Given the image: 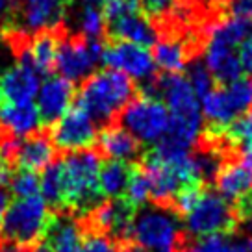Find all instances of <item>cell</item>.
I'll return each instance as SVG.
<instances>
[{"instance_id": "6da1fadb", "label": "cell", "mask_w": 252, "mask_h": 252, "mask_svg": "<svg viewBox=\"0 0 252 252\" xmlns=\"http://www.w3.org/2000/svg\"><path fill=\"white\" fill-rule=\"evenodd\" d=\"M141 171L150 182V198L159 206L173 204L182 189L198 186L195 156L191 150L169 149L158 143L145 158Z\"/></svg>"}, {"instance_id": "7a4b0ae2", "label": "cell", "mask_w": 252, "mask_h": 252, "mask_svg": "<svg viewBox=\"0 0 252 252\" xmlns=\"http://www.w3.org/2000/svg\"><path fill=\"white\" fill-rule=\"evenodd\" d=\"M252 32V21L237 15L222 17L208 26L204 45V65L220 84L245 76L237 48Z\"/></svg>"}, {"instance_id": "3957f363", "label": "cell", "mask_w": 252, "mask_h": 252, "mask_svg": "<svg viewBox=\"0 0 252 252\" xmlns=\"http://www.w3.org/2000/svg\"><path fill=\"white\" fill-rule=\"evenodd\" d=\"M134 82L117 71H94L84 80L78 93V106L96 123H110L121 115L134 98Z\"/></svg>"}, {"instance_id": "277c9868", "label": "cell", "mask_w": 252, "mask_h": 252, "mask_svg": "<svg viewBox=\"0 0 252 252\" xmlns=\"http://www.w3.org/2000/svg\"><path fill=\"white\" fill-rule=\"evenodd\" d=\"M100 156L91 149L69 152L60 159L63 182V204L76 212H91L100 200L98 171Z\"/></svg>"}, {"instance_id": "5b68a950", "label": "cell", "mask_w": 252, "mask_h": 252, "mask_svg": "<svg viewBox=\"0 0 252 252\" xmlns=\"http://www.w3.org/2000/svg\"><path fill=\"white\" fill-rule=\"evenodd\" d=\"M48 222V202L41 195L15 198L8 206L2 236L19 247H32L47 234Z\"/></svg>"}, {"instance_id": "8992f818", "label": "cell", "mask_w": 252, "mask_h": 252, "mask_svg": "<svg viewBox=\"0 0 252 252\" xmlns=\"http://www.w3.org/2000/svg\"><path fill=\"white\" fill-rule=\"evenodd\" d=\"M237 212L232 202L222 198L219 193L208 189L198 191L195 202L184 213V226L189 236L206 237L217 234H228L236 228Z\"/></svg>"}, {"instance_id": "52a82bcc", "label": "cell", "mask_w": 252, "mask_h": 252, "mask_svg": "<svg viewBox=\"0 0 252 252\" xmlns=\"http://www.w3.org/2000/svg\"><path fill=\"white\" fill-rule=\"evenodd\" d=\"M130 237L134 243L145 249L161 251V249H178L182 241V228L176 212L165 206L143 208L134 215Z\"/></svg>"}, {"instance_id": "ba28073f", "label": "cell", "mask_w": 252, "mask_h": 252, "mask_svg": "<svg viewBox=\"0 0 252 252\" xmlns=\"http://www.w3.org/2000/svg\"><path fill=\"white\" fill-rule=\"evenodd\" d=\"M171 125L169 110L154 94L132 98L121 113V126H125L139 143L158 145L165 137Z\"/></svg>"}, {"instance_id": "9c48e42d", "label": "cell", "mask_w": 252, "mask_h": 252, "mask_svg": "<svg viewBox=\"0 0 252 252\" xmlns=\"http://www.w3.org/2000/svg\"><path fill=\"white\" fill-rule=\"evenodd\" d=\"M252 108V76H241L222 87H213L200 98L202 117L215 126H228Z\"/></svg>"}, {"instance_id": "30bf717a", "label": "cell", "mask_w": 252, "mask_h": 252, "mask_svg": "<svg viewBox=\"0 0 252 252\" xmlns=\"http://www.w3.org/2000/svg\"><path fill=\"white\" fill-rule=\"evenodd\" d=\"M102 43L87 37H69L60 41L54 69L60 76L69 82H84L94 72L96 65L102 62Z\"/></svg>"}, {"instance_id": "8fae6325", "label": "cell", "mask_w": 252, "mask_h": 252, "mask_svg": "<svg viewBox=\"0 0 252 252\" xmlns=\"http://www.w3.org/2000/svg\"><path fill=\"white\" fill-rule=\"evenodd\" d=\"M104 65L125 74L132 82H143V84H152L154 74H156V63L147 47L128 43V41H113L106 45L102 50Z\"/></svg>"}, {"instance_id": "7c38bea8", "label": "cell", "mask_w": 252, "mask_h": 252, "mask_svg": "<svg viewBox=\"0 0 252 252\" xmlns=\"http://www.w3.org/2000/svg\"><path fill=\"white\" fill-rule=\"evenodd\" d=\"M96 135H98L96 121L76 104L65 115L52 123L50 141L54 143L56 149L76 152L89 149L96 141Z\"/></svg>"}, {"instance_id": "4fadbf2b", "label": "cell", "mask_w": 252, "mask_h": 252, "mask_svg": "<svg viewBox=\"0 0 252 252\" xmlns=\"http://www.w3.org/2000/svg\"><path fill=\"white\" fill-rule=\"evenodd\" d=\"M65 17V0H17V21L24 33L56 32Z\"/></svg>"}, {"instance_id": "5bb4252c", "label": "cell", "mask_w": 252, "mask_h": 252, "mask_svg": "<svg viewBox=\"0 0 252 252\" xmlns=\"http://www.w3.org/2000/svg\"><path fill=\"white\" fill-rule=\"evenodd\" d=\"M41 86V72H37L28 62L19 60L0 74V98L2 102H33Z\"/></svg>"}, {"instance_id": "9a60e30c", "label": "cell", "mask_w": 252, "mask_h": 252, "mask_svg": "<svg viewBox=\"0 0 252 252\" xmlns=\"http://www.w3.org/2000/svg\"><path fill=\"white\" fill-rule=\"evenodd\" d=\"M74 102V84L60 74L41 80L35 96V106L39 110L43 123H54L72 108Z\"/></svg>"}, {"instance_id": "2e32d148", "label": "cell", "mask_w": 252, "mask_h": 252, "mask_svg": "<svg viewBox=\"0 0 252 252\" xmlns=\"http://www.w3.org/2000/svg\"><path fill=\"white\" fill-rule=\"evenodd\" d=\"M135 215V208L126 200L111 198L106 202H98L91 210L93 226L102 234L115 237L130 236V226Z\"/></svg>"}, {"instance_id": "e0dca14e", "label": "cell", "mask_w": 252, "mask_h": 252, "mask_svg": "<svg viewBox=\"0 0 252 252\" xmlns=\"http://www.w3.org/2000/svg\"><path fill=\"white\" fill-rule=\"evenodd\" d=\"M43 119L33 102H4L0 106V128L6 135L11 137H30L39 134Z\"/></svg>"}, {"instance_id": "ac0fdd59", "label": "cell", "mask_w": 252, "mask_h": 252, "mask_svg": "<svg viewBox=\"0 0 252 252\" xmlns=\"http://www.w3.org/2000/svg\"><path fill=\"white\" fill-rule=\"evenodd\" d=\"M217 193L228 202H241L251 195L252 191V169L245 165L241 159L222 163L215 176Z\"/></svg>"}, {"instance_id": "d6986e66", "label": "cell", "mask_w": 252, "mask_h": 252, "mask_svg": "<svg viewBox=\"0 0 252 252\" xmlns=\"http://www.w3.org/2000/svg\"><path fill=\"white\" fill-rule=\"evenodd\" d=\"M60 37L56 32H41L35 33L32 41H28L23 47H17L19 60L28 62L41 74H47L54 69L58 47H60Z\"/></svg>"}, {"instance_id": "ffe728a7", "label": "cell", "mask_w": 252, "mask_h": 252, "mask_svg": "<svg viewBox=\"0 0 252 252\" xmlns=\"http://www.w3.org/2000/svg\"><path fill=\"white\" fill-rule=\"evenodd\" d=\"M96 143H98V150L104 156L115 161L130 163L139 156V141L121 125L106 126L96 135Z\"/></svg>"}, {"instance_id": "44dd1931", "label": "cell", "mask_w": 252, "mask_h": 252, "mask_svg": "<svg viewBox=\"0 0 252 252\" xmlns=\"http://www.w3.org/2000/svg\"><path fill=\"white\" fill-rule=\"evenodd\" d=\"M54 161V143L50 137L43 134H33L19 141L17 154L13 163L21 167L23 171H43Z\"/></svg>"}, {"instance_id": "7402d4cb", "label": "cell", "mask_w": 252, "mask_h": 252, "mask_svg": "<svg viewBox=\"0 0 252 252\" xmlns=\"http://www.w3.org/2000/svg\"><path fill=\"white\" fill-rule=\"evenodd\" d=\"M110 30L117 39L135 43L147 48L154 47V43L158 41V30L154 28V24L139 11L110 23Z\"/></svg>"}, {"instance_id": "603a6c76", "label": "cell", "mask_w": 252, "mask_h": 252, "mask_svg": "<svg viewBox=\"0 0 252 252\" xmlns=\"http://www.w3.org/2000/svg\"><path fill=\"white\" fill-rule=\"evenodd\" d=\"M47 237L52 252H78L84 232L82 224L72 215H58L48 222Z\"/></svg>"}, {"instance_id": "cb8c5ba5", "label": "cell", "mask_w": 252, "mask_h": 252, "mask_svg": "<svg viewBox=\"0 0 252 252\" xmlns=\"http://www.w3.org/2000/svg\"><path fill=\"white\" fill-rule=\"evenodd\" d=\"M156 69H161L165 74H178L188 69L189 50L188 45L178 37H158L152 52Z\"/></svg>"}, {"instance_id": "d4e9b609", "label": "cell", "mask_w": 252, "mask_h": 252, "mask_svg": "<svg viewBox=\"0 0 252 252\" xmlns=\"http://www.w3.org/2000/svg\"><path fill=\"white\" fill-rule=\"evenodd\" d=\"M132 167L125 161H115L110 159L100 165L98 171V191L102 197L108 198H119L125 195L128 180L132 176Z\"/></svg>"}, {"instance_id": "484cf974", "label": "cell", "mask_w": 252, "mask_h": 252, "mask_svg": "<svg viewBox=\"0 0 252 252\" xmlns=\"http://www.w3.org/2000/svg\"><path fill=\"white\" fill-rule=\"evenodd\" d=\"M184 252H252V239L234 234L197 237Z\"/></svg>"}, {"instance_id": "4316f807", "label": "cell", "mask_w": 252, "mask_h": 252, "mask_svg": "<svg viewBox=\"0 0 252 252\" xmlns=\"http://www.w3.org/2000/svg\"><path fill=\"white\" fill-rule=\"evenodd\" d=\"M108 28V21L102 11V0H82L78 13V30L82 37L100 41Z\"/></svg>"}, {"instance_id": "83f0119b", "label": "cell", "mask_w": 252, "mask_h": 252, "mask_svg": "<svg viewBox=\"0 0 252 252\" xmlns=\"http://www.w3.org/2000/svg\"><path fill=\"white\" fill-rule=\"evenodd\" d=\"M41 180V193L43 198L50 204H63V182H62V167L60 161H52L47 169H43Z\"/></svg>"}, {"instance_id": "f1b7e54d", "label": "cell", "mask_w": 252, "mask_h": 252, "mask_svg": "<svg viewBox=\"0 0 252 252\" xmlns=\"http://www.w3.org/2000/svg\"><path fill=\"white\" fill-rule=\"evenodd\" d=\"M126 202L134 208H139V206L147 204L150 200V182L147 178V174L143 171H134L130 180H128V186H126Z\"/></svg>"}, {"instance_id": "f546056e", "label": "cell", "mask_w": 252, "mask_h": 252, "mask_svg": "<svg viewBox=\"0 0 252 252\" xmlns=\"http://www.w3.org/2000/svg\"><path fill=\"white\" fill-rule=\"evenodd\" d=\"M186 78L189 80V84H191V87L197 93L198 98L206 96L215 87V78H213V74L210 72V69L204 65V62L202 63L195 62L193 65H189Z\"/></svg>"}, {"instance_id": "4dcf8cb0", "label": "cell", "mask_w": 252, "mask_h": 252, "mask_svg": "<svg viewBox=\"0 0 252 252\" xmlns=\"http://www.w3.org/2000/svg\"><path fill=\"white\" fill-rule=\"evenodd\" d=\"M9 188H11V193H13L17 198L33 197V195H39L41 180H39V176L35 173H32V171H21V173H17L15 176H11Z\"/></svg>"}, {"instance_id": "1f68e13d", "label": "cell", "mask_w": 252, "mask_h": 252, "mask_svg": "<svg viewBox=\"0 0 252 252\" xmlns=\"http://www.w3.org/2000/svg\"><path fill=\"white\" fill-rule=\"evenodd\" d=\"M139 8H141V0H102V11L108 23L135 13L139 11Z\"/></svg>"}, {"instance_id": "d6a6232c", "label": "cell", "mask_w": 252, "mask_h": 252, "mask_svg": "<svg viewBox=\"0 0 252 252\" xmlns=\"http://www.w3.org/2000/svg\"><path fill=\"white\" fill-rule=\"evenodd\" d=\"M228 137L241 147L252 145V113H245L228 125Z\"/></svg>"}, {"instance_id": "836d02e7", "label": "cell", "mask_w": 252, "mask_h": 252, "mask_svg": "<svg viewBox=\"0 0 252 252\" xmlns=\"http://www.w3.org/2000/svg\"><path fill=\"white\" fill-rule=\"evenodd\" d=\"M78 252H121L115 239L102 232H93L82 239Z\"/></svg>"}, {"instance_id": "e575fe53", "label": "cell", "mask_w": 252, "mask_h": 252, "mask_svg": "<svg viewBox=\"0 0 252 252\" xmlns=\"http://www.w3.org/2000/svg\"><path fill=\"white\" fill-rule=\"evenodd\" d=\"M237 54H239V62H241L245 76H252V32L241 41Z\"/></svg>"}, {"instance_id": "d590c367", "label": "cell", "mask_w": 252, "mask_h": 252, "mask_svg": "<svg viewBox=\"0 0 252 252\" xmlns=\"http://www.w3.org/2000/svg\"><path fill=\"white\" fill-rule=\"evenodd\" d=\"M176 4V0H141V6L149 15L161 17L163 13L171 11Z\"/></svg>"}, {"instance_id": "8d00e7d4", "label": "cell", "mask_w": 252, "mask_h": 252, "mask_svg": "<svg viewBox=\"0 0 252 252\" xmlns=\"http://www.w3.org/2000/svg\"><path fill=\"white\" fill-rule=\"evenodd\" d=\"M230 11H232V15L252 21V0H232L230 2Z\"/></svg>"}, {"instance_id": "74e56055", "label": "cell", "mask_w": 252, "mask_h": 252, "mask_svg": "<svg viewBox=\"0 0 252 252\" xmlns=\"http://www.w3.org/2000/svg\"><path fill=\"white\" fill-rule=\"evenodd\" d=\"M9 180H11V163L0 154V189L8 186Z\"/></svg>"}, {"instance_id": "f35d334b", "label": "cell", "mask_w": 252, "mask_h": 252, "mask_svg": "<svg viewBox=\"0 0 252 252\" xmlns=\"http://www.w3.org/2000/svg\"><path fill=\"white\" fill-rule=\"evenodd\" d=\"M9 198L8 195L0 189V234H2V226H4V219H6V212H8Z\"/></svg>"}, {"instance_id": "ab89813d", "label": "cell", "mask_w": 252, "mask_h": 252, "mask_svg": "<svg viewBox=\"0 0 252 252\" xmlns=\"http://www.w3.org/2000/svg\"><path fill=\"white\" fill-rule=\"evenodd\" d=\"M11 6H13V2H11V0H0V24H2V21H4L6 15L9 13Z\"/></svg>"}, {"instance_id": "60d3db41", "label": "cell", "mask_w": 252, "mask_h": 252, "mask_svg": "<svg viewBox=\"0 0 252 252\" xmlns=\"http://www.w3.org/2000/svg\"><path fill=\"white\" fill-rule=\"evenodd\" d=\"M239 159L243 161L245 165H249L252 169V145L243 147V152H241V158H239Z\"/></svg>"}, {"instance_id": "b9f144b4", "label": "cell", "mask_w": 252, "mask_h": 252, "mask_svg": "<svg viewBox=\"0 0 252 252\" xmlns=\"http://www.w3.org/2000/svg\"><path fill=\"white\" fill-rule=\"evenodd\" d=\"M0 252H23L21 247L15 243H9V241H0Z\"/></svg>"}, {"instance_id": "7bdbcfd3", "label": "cell", "mask_w": 252, "mask_h": 252, "mask_svg": "<svg viewBox=\"0 0 252 252\" xmlns=\"http://www.w3.org/2000/svg\"><path fill=\"white\" fill-rule=\"evenodd\" d=\"M241 206H243L245 213L249 215V220H251V230H252V191H251V195L245 198V202Z\"/></svg>"}, {"instance_id": "ee69618b", "label": "cell", "mask_w": 252, "mask_h": 252, "mask_svg": "<svg viewBox=\"0 0 252 252\" xmlns=\"http://www.w3.org/2000/svg\"><path fill=\"white\" fill-rule=\"evenodd\" d=\"M121 252H150V251L149 249H145V247H141V245H137V243H130V245H126Z\"/></svg>"}, {"instance_id": "f6af8a7d", "label": "cell", "mask_w": 252, "mask_h": 252, "mask_svg": "<svg viewBox=\"0 0 252 252\" xmlns=\"http://www.w3.org/2000/svg\"><path fill=\"white\" fill-rule=\"evenodd\" d=\"M28 252H52V249L48 247V243H35L32 245Z\"/></svg>"}, {"instance_id": "bcb514c9", "label": "cell", "mask_w": 252, "mask_h": 252, "mask_svg": "<svg viewBox=\"0 0 252 252\" xmlns=\"http://www.w3.org/2000/svg\"><path fill=\"white\" fill-rule=\"evenodd\" d=\"M152 252H178V249H161V251H152Z\"/></svg>"}]
</instances>
